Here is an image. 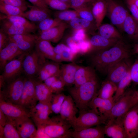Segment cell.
Listing matches in <instances>:
<instances>
[{
	"mask_svg": "<svg viewBox=\"0 0 138 138\" xmlns=\"http://www.w3.org/2000/svg\"><path fill=\"white\" fill-rule=\"evenodd\" d=\"M123 117L108 120L104 127L105 134L112 138H127L123 124Z\"/></svg>",
	"mask_w": 138,
	"mask_h": 138,
	"instance_id": "5bb4252c",
	"label": "cell"
},
{
	"mask_svg": "<svg viewBox=\"0 0 138 138\" xmlns=\"http://www.w3.org/2000/svg\"><path fill=\"white\" fill-rule=\"evenodd\" d=\"M7 119V121L4 126L3 138H21L13 123Z\"/></svg>",
	"mask_w": 138,
	"mask_h": 138,
	"instance_id": "ee69618b",
	"label": "cell"
},
{
	"mask_svg": "<svg viewBox=\"0 0 138 138\" xmlns=\"http://www.w3.org/2000/svg\"><path fill=\"white\" fill-rule=\"evenodd\" d=\"M4 15L2 17V20L6 19L12 21L19 22L31 33H34L38 29L37 26L35 24L22 16H6L4 14Z\"/></svg>",
	"mask_w": 138,
	"mask_h": 138,
	"instance_id": "74e56055",
	"label": "cell"
},
{
	"mask_svg": "<svg viewBox=\"0 0 138 138\" xmlns=\"http://www.w3.org/2000/svg\"><path fill=\"white\" fill-rule=\"evenodd\" d=\"M130 70L125 76L118 83L116 91L113 97L114 102L116 101L123 94L126 88L132 81Z\"/></svg>",
	"mask_w": 138,
	"mask_h": 138,
	"instance_id": "8d00e7d4",
	"label": "cell"
},
{
	"mask_svg": "<svg viewBox=\"0 0 138 138\" xmlns=\"http://www.w3.org/2000/svg\"><path fill=\"white\" fill-rule=\"evenodd\" d=\"M134 4L138 8V1L136 0H132Z\"/></svg>",
	"mask_w": 138,
	"mask_h": 138,
	"instance_id": "6125c7cd",
	"label": "cell"
},
{
	"mask_svg": "<svg viewBox=\"0 0 138 138\" xmlns=\"http://www.w3.org/2000/svg\"><path fill=\"white\" fill-rule=\"evenodd\" d=\"M90 58L91 66L102 74H107L109 68L118 61L129 58V48L121 39L106 50L93 52Z\"/></svg>",
	"mask_w": 138,
	"mask_h": 138,
	"instance_id": "6da1fadb",
	"label": "cell"
},
{
	"mask_svg": "<svg viewBox=\"0 0 138 138\" xmlns=\"http://www.w3.org/2000/svg\"><path fill=\"white\" fill-rule=\"evenodd\" d=\"M126 3L129 9L132 14V16L138 22V8L133 3L132 0H126Z\"/></svg>",
	"mask_w": 138,
	"mask_h": 138,
	"instance_id": "816d5d0a",
	"label": "cell"
},
{
	"mask_svg": "<svg viewBox=\"0 0 138 138\" xmlns=\"http://www.w3.org/2000/svg\"><path fill=\"white\" fill-rule=\"evenodd\" d=\"M135 90L129 89L114 103L111 111L109 119L123 117L135 105L134 98Z\"/></svg>",
	"mask_w": 138,
	"mask_h": 138,
	"instance_id": "8992f818",
	"label": "cell"
},
{
	"mask_svg": "<svg viewBox=\"0 0 138 138\" xmlns=\"http://www.w3.org/2000/svg\"><path fill=\"white\" fill-rule=\"evenodd\" d=\"M78 111V108L71 96L70 95L66 96L60 109L61 117L71 124L77 117Z\"/></svg>",
	"mask_w": 138,
	"mask_h": 138,
	"instance_id": "44dd1931",
	"label": "cell"
},
{
	"mask_svg": "<svg viewBox=\"0 0 138 138\" xmlns=\"http://www.w3.org/2000/svg\"><path fill=\"white\" fill-rule=\"evenodd\" d=\"M79 66L73 62L63 64L60 66L59 77L65 86L71 87L74 85L75 74Z\"/></svg>",
	"mask_w": 138,
	"mask_h": 138,
	"instance_id": "7402d4cb",
	"label": "cell"
},
{
	"mask_svg": "<svg viewBox=\"0 0 138 138\" xmlns=\"http://www.w3.org/2000/svg\"><path fill=\"white\" fill-rule=\"evenodd\" d=\"M97 79L95 70L92 67L79 66L75 74L74 86H78Z\"/></svg>",
	"mask_w": 138,
	"mask_h": 138,
	"instance_id": "d4e9b609",
	"label": "cell"
},
{
	"mask_svg": "<svg viewBox=\"0 0 138 138\" xmlns=\"http://www.w3.org/2000/svg\"><path fill=\"white\" fill-rule=\"evenodd\" d=\"M4 127L0 125V137L3 138Z\"/></svg>",
	"mask_w": 138,
	"mask_h": 138,
	"instance_id": "91938a15",
	"label": "cell"
},
{
	"mask_svg": "<svg viewBox=\"0 0 138 138\" xmlns=\"http://www.w3.org/2000/svg\"><path fill=\"white\" fill-rule=\"evenodd\" d=\"M25 53L17 59H14L8 62L5 65L2 75L6 82L16 78L22 70V63L25 56Z\"/></svg>",
	"mask_w": 138,
	"mask_h": 138,
	"instance_id": "e0dca14e",
	"label": "cell"
},
{
	"mask_svg": "<svg viewBox=\"0 0 138 138\" xmlns=\"http://www.w3.org/2000/svg\"><path fill=\"white\" fill-rule=\"evenodd\" d=\"M42 125L49 138L71 137V123L62 118L60 115L50 118Z\"/></svg>",
	"mask_w": 138,
	"mask_h": 138,
	"instance_id": "277c9868",
	"label": "cell"
},
{
	"mask_svg": "<svg viewBox=\"0 0 138 138\" xmlns=\"http://www.w3.org/2000/svg\"><path fill=\"white\" fill-rule=\"evenodd\" d=\"M123 123L127 138L138 137V103L124 115Z\"/></svg>",
	"mask_w": 138,
	"mask_h": 138,
	"instance_id": "8fae6325",
	"label": "cell"
},
{
	"mask_svg": "<svg viewBox=\"0 0 138 138\" xmlns=\"http://www.w3.org/2000/svg\"><path fill=\"white\" fill-rule=\"evenodd\" d=\"M2 20L0 30L9 36L31 33L19 22L12 21L6 19Z\"/></svg>",
	"mask_w": 138,
	"mask_h": 138,
	"instance_id": "f1b7e54d",
	"label": "cell"
},
{
	"mask_svg": "<svg viewBox=\"0 0 138 138\" xmlns=\"http://www.w3.org/2000/svg\"><path fill=\"white\" fill-rule=\"evenodd\" d=\"M70 5V0H60Z\"/></svg>",
	"mask_w": 138,
	"mask_h": 138,
	"instance_id": "be15d7a7",
	"label": "cell"
},
{
	"mask_svg": "<svg viewBox=\"0 0 138 138\" xmlns=\"http://www.w3.org/2000/svg\"><path fill=\"white\" fill-rule=\"evenodd\" d=\"M44 82L55 94L61 93L65 86L64 83L58 76H51L45 80Z\"/></svg>",
	"mask_w": 138,
	"mask_h": 138,
	"instance_id": "d590c367",
	"label": "cell"
},
{
	"mask_svg": "<svg viewBox=\"0 0 138 138\" xmlns=\"http://www.w3.org/2000/svg\"><path fill=\"white\" fill-rule=\"evenodd\" d=\"M134 51L135 53L138 54V42L135 46Z\"/></svg>",
	"mask_w": 138,
	"mask_h": 138,
	"instance_id": "94428289",
	"label": "cell"
},
{
	"mask_svg": "<svg viewBox=\"0 0 138 138\" xmlns=\"http://www.w3.org/2000/svg\"><path fill=\"white\" fill-rule=\"evenodd\" d=\"M108 0H94L91 4L92 13L97 29L107 14Z\"/></svg>",
	"mask_w": 138,
	"mask_h": 138,
	"instance_id": "603a6c76",
	"label": "cell"
},
{
	"mask_svg": "<svg viewBox=\"0 0 138 138\" xmlns=\"http://www.w3.org/2000/svg\"><path fill=\"white\" fill-rule=\"evenodd\" d=\"M62 22L56 18L49 17L39 22L38 29L40 33L59 25Z\"/></svg>",
	"mask_w": 138,
	"mask_h": 138,
	"instance_id": "b9f144b4",
	"label": "cell"
},
{
	"mask_svg": "<svg viewBox=\"0 0 138 138\" xmlns=\"http://www.w3.org/2000/svg\"><path fill=\"white\" fill-rule=\"evenodd\" d=\"M24 53L14 41L9 39L6 45L0 51L1 67L3 68L8 62Z\"/></svg>",
	"mask_w": 138,
	"mask_h": 138,
	"instance_id": "d6986e66",
	"label": "cell"
},
{
	"mask_svg": "<svg viewBox=\"0 0 138 138\" xmlns=\"http://www.w3.org/2000/svg\"><path fill=\"white\" fill-rule=\"evenodd\" d=\"M123 29L131 39L138 41V22L129 13L124 22Z\"/></svg>",
	"mask_w": 138,
	"mask_h": 138,
	"instance_id": "d6a6232c",
	"label": "cell"
},
{
	"mask_svg": "<svg viewBox=\"0 0 138 138\" xmlns=\"http://www.w3.org/2000/svg\"><path fill=\"white\" fill-rule=\"evenodd\" d=\"M33 79L35 84L36 95L39 102L51 105L53 93L44 82Z\"/></svg>",
	"mask_w": 138,
	"mask_h": 138,
	"instance_id": "83f0119b",
	"label": "cell"
},
{
	"mask_svg": "<svg viewBox=\"0 0 138 138\" xmlns=\"http://www.w3.org/2000/svg\"><path fill=\"white\" fill-rule=\"evenodd\" d=\"M30 118L9 119L13 123L21 138H35L37 129Z\"/></svg>",
	"mask_w": 138,
	"mask_h": 138,
	"instance_id": "2e32d148",
	"label": "cell"
},
{
	"mask_svg": "<svg viewBox=\"0 0 138 138\" xmlns=\"http://www.w3.org/2000/svg\"><path fill=\"white\" fill-rule=\"evenodd\" d=\"M9 36L0 30V51L7 44L9 40Z\"/></svg>",
	"mask_w": 138,
	"mask_h": 138,
	"instance_id": "db71d44e",
	"label": "cell"
},
{
	"mask_svg": "<svg viewBox=\"0 0 138 138\" xmlns=\"http://www.w3.org/2000/svg\"><path fill=\"white\" fill-rule=\"evenodd\" d=\"M0 109L7 118L15 120L31 118L30 110L17 104L6 102L0 98Z\"/></svg>",
	"mask_w": 138,
	"mask_h": 138,
	"instance_id": "30bf717a",
	"label": "cell"
},
{
	"mask_svg": "<svg viewBox=\"0 0 138 138\" xmlns=\"http://www.w3.org/2000/svg\"><path fill=\"white\" fill-rule=\"evenodd\" d=\"M38 101L33 78H25L22 93L17 104L30 110L36 105Z\"/></svg>",
	"mask_w": 138,
	"mask_h": 138,
	"instance_id": "ba28073f",
	"label": "cell"
},
{
	"mask_svg": "<svg viewBox=\"0 0 138 138\" xmlns=\"http://www.w3.org/2000/svg\"><path fill=\"white\" fill-rule=\"evenodd\" d=\"M66 96V95L62 93L53 94L51 102L53 112L56 114L59 113L61 106Z\"/></svg>",
	"mask_w": 138,
	"mask_h": 138,
	"instance_id": "7bdbcfd3",
	"label": "cell"
},
{
	"mask_svg": "<svg viewBox=\"0 0 138 138\" xmlns=\"http://www.w3.org/2000/svg\"><path fill=\"white\" fill-rule=\"evenodd\" d=\"M130 72L132 81L138 84V59L131 65Z\"/></svg>",
	"mask_w": 138,
	"mask_h": 138,
	"instance_id": "f907efd6",
	"label": "cell"
},
{
	"mask_svg": "<svg viewBox=\"0 0 138 138\" xmlns=\"http://www.w3.org/2000/svg\"><path fill=\"white\" fill-rule=\"evenodd\" d=\"M129 59H122L111 66L107 73V80L117 85L130 71L132 65Z\"/></svg>",
	"mask_w": 138,
	"mask_h": 138,
	"instance_id": "7c38bea8",
	"label": "cell"
},
{
	"mask_svg": "<svg viewBox=\"0 0 138 138\" xmlns=\"http://www.w3.org/2000/svg\"><path fill=\"white\" fill-rule=\"evenodd\" d=\"M45 58L36 50L26 54L22 63V70L28 77L33 78L41 65L46 61Z\"/></svg>",
	"mask_w": 138,
	"mask_h": 138,
	"instance_id": "52a82bcc",
	"label": "cell"
},
{
	"mask_svg": "<svg viewBox=\"0 0 138 138\" xmlns=\"http://www.w3.org/2000/svg\"><path fill=\"white\" fill-rule=\"evenodd\" d=\"M25 79L21 77H17L5 83L0 89V98L17 104L22 93Z\"/></svg>",
	"mask_w": 138,
	"mask_h": 138,
	"instance_id": "5b68a950",
	"label": "cell"
},
{
	"mask_svg": "<svg viewBox=\"0 0 138 138\" xmlns=\"http://www.w3.org/2000/svg\"><path fill=\"white\" fill-rule=\"evenodd\" d=\"M68 27L66 23L62 22L59 25L40 33L38 38L50 42L57 43L62 38Z\"/></svg>",
	"mask_w": 138,
	"mask_h": 138,
	"instance_id": "ffe728a7",
	"label": "cell"
},
{
	"mask_svg": "<svg viewBox=\"0 0 138 138\" xmlns=\"http://www.w3.org/2000/svg\"><path fill=\"white\" fill-rule=\"evenodd\" d=\"M68 22L73 30L83 29L87 33L93 35L96 30L97 29L95 23L79 17L75 18Z\"/></svg>",
	"mask_w": 138,
	"mask_h": 138,
	"instance_id": "1f68e13d",
	"label": "cell"
},
{
	"mask_svg": "<svg viewBox=\"0 0 138 138\" xmlns=\"http://www.w3.org/2000/svg\"><path fill=\"white\" fill-rule=\"evenodd\" d=\"M65 41L66 44L69 47L74 55L79 53L78 43L74 40L72 35L67 37Z\"/></svg>",
	"mask_w": 138,
	"mask_h": 138,
	"instance_id": "c3c4849f",
	"label": "cell"
},
{
	"mask_svg": "<svg viewBox=\"0 0 138 138\" xmlns=\"http://www.w3.org/2000/svg\"><path fill=\"white\" fill-rule=\"evenodd\" d=\"M60 66L55 61H46L41 66L37 74L38 80L44 82L48 78L53 76H59Z\"/></svg>",
	"mask_w": 138,
	"mask_h": 138,
	"instance_id": "cb8c5ba5",
	"label": "cell"
},
{
	"mask_svg": "<svg viewBox=\"0 0 138 138\" xmlns=\"http://www.w3.org/2000/svg\"><path fill=\"white\" fill-rule=\"evenodd\" d=\"M0 1L19 7L24 12L27 9L29 5L25 0H0Z\"/></svg>",
	"mask_w": 138,
	"mask_h": 138,
	"instance_id": "bcb514c9",
	"label": "cell"
},
{
	"mask_svg": "<svg viewBox=\"0 0 138 138\" xmlns=\"http://www.w3.org/2000/svg\"><path fill=\"white\" fill-rule=\"evenodd\" d=\"M117 87V84L107 79L102 84L98 92L97 96L105 99L113 98Z\"/></svg>",
	"mask_w": 138,
	"mask_h": 138,
	"instance_id": "836d02e7",
	"label": "cell"
},
{
	"mask_svg": "<svg viewBox=\"0 0 138 138\" xmlns=\"http://www.w3.org/2000/svg\"><path fill=\"white\" fill-rule=\"evenodd\" d=\"M89 40L92 47L91 52H94L109 48L119 40L108 39L98 34H94Z\"/></svg>",
	"mask_w": 138,
	"mask_h": 138,
	"instance_id": "f546056e",
	"label": "cell"
},
{
	"mask_svg": "<svg viewBox=\"0 0 138 138\" xmlns=\"http://www.w3.org/2000/svg\"><path fill=\"white\" fill-rule=\"evenodd\" d=\"M78 116L71 123L72 127L75 131L106 123L108 120L88 107L79 110Z\"/></svg>",
	"mask_w": 138,
	"mask_h": 138,
	"instance_id": "3957f363",
	"label": "cell"
},
{
	"mask_svg": "<svg viewBox=\"0 0 138 138\" xmlns=\"http://www.w3.org/2000/svg\"><path fill=\"white\" fill-rule=\"evenodd\" d=\"M51 42L38 39L36 41L35 50L45 58L54 61L55 54Z\"/></svg>",
	"mask_w": 138,
	"mask_h": 138,
	"instance_id": "4dcf8cb0",
	"label": "cell"
},
{
	"mask_svg": "<svg viewBox=\"0 0 138 138\" xmlns=\"http://www.w3.org/2000/svg\"><path fill=\"white\" fill-rule=\"evenodd\" d=\"M53 14L54 18L64 22H69L74 18L79 17L77 12L74 9L57 11Z\"/></svg>",
	"mask_w": 138,
	"mask_h": 138,
	"instance_id": "ab89813d",
	"label": "cell"
},
{
	"mask_svg": "<svg viewBox=\"0 0 138 138\" xmlns=\"http://www.w3.org/2000/svg\"><path fill=\"white\" fill-rule=\"evenodd\" d=\"M94 0H70V8L75 10L85 4H91Z\"/></svg>",
	"mask_w": 138,
	"mask_h": 138,
	"instance_id": "f5cc1de1",
	"label": "cell"
},
{
	"mask_svg": "<svg viewBox=\"0 0 138 138\" xmlns=\"http://www.w3.org/2000/svg\"><path fill=\"white\" fill-rule=\"evenodd\" d=\"M79 53L85 54L91 52L92 47L89 40L88 39L78 42Z\"/></svg>",
	"mask_w": 138,
	"mask_h": 138,
	"instance_id": "7dc6e473",
	"label": "cell"
},
{
	"mask_svg": "<svg viewBox=\"0 0 138 138\" xmlns=\"http://www.w3.org/2000/svg\"><path fill=\"white\" fill-rule=\"evenodd\" d=\"M0 11L6 16H21L24 12L18 7L5 4L0 1Z\"/></svg>",
	"mask_w": 138,
	"mask_h": 138,
	"instance_id": "f35d334b",
	"label": "cell"
},
{
	"mask_svg": "<svg viewBox=\"0 0 138 138\" xmlns=\"http://www.w3.org/2000/svg\"><path fill=\"white\" fill-rule=\"evenodd\" d=\"M87 33L86 31L83 29H74L73 30L72 35L74 40L78 43L87 39Z\"/></svg>",
	"mask_w": 138,
	"mask_h": 138,
	"instance_id": "681fc988",
	"label": "cell"
},
{
	"mask_svg": "<svg viewBox=\"0 0 138 138\" xmlns=\"http://www.w3.org/2000/svg\"><path fill=\"white\" fill-rule=\"evenodd\" d=\"M108 0L107 14L112 24L123 30L124 22L129 13L122 5L114 0Z\"/></svg>",
	"mask_w": 138,
	"mask_h": 138,
	"instance_id": "9c48e42d",
	"label": "cell"
},
{
	"mask_svg": "<svg viewBox=\"0 0 138 138\" xmlns=\"http://www.w3.org/2000/svg\"><path fill=\"white\" fill-rule=\"evenodd\" d=\"M38 37L31 33L9 36V39L14 41L19 49L25 53L30 51L35 46Z\"/></svg>",
	"mask_w": 138,
	"mask_h": 138,
	"instance_id": "ac0fdd59",
	"label": "cell"
},
{
	"mask_svg": "<svg viewBox=\"0 0 138 138\" xmlns=\"http://www.w3.org/2000/svg\"><path fill=\"white\" fill-rule=\"evenodd\" d=\"M44 1L48 7L57 11L68 9L70 8L69 4L65 3L60 0H44Z\"/></svg>",
	"mask_w": 138,
	"mask_h": 138,
	"instance_id": "f6af8a7d",
	"label": "cell"
},
{
	"mask_svg": "<svg viewBox=\"0 0 138 138\" xmlns=\"http://www.w3.org/2000/svg\"><path fill=\"white\" fill-rule=\"evenodd\" d=\"M99 89V84L97 79L78 86L70 87L68 91L80 110L89 107V103L97 95Z\"/></svg>",
	"mask_w": 138,
	"mask_h": 138,
	"instance_id": "7a4b0ae2",
	"label": "cell"
},
{
	"mask_svg": "<svg viewBox=\"0 0 138 138\" xmlns=\"http://www.w3.org/2000/svg\"><path fill=\"white\" fill-rule=\"evenodd\" d=\"M7 119L6 116L0 109V125L4 127L6 123Z\"/></svg>",
	"mask_w": 138,
	"mask_h": 138,
	"instance_id": "6f0895ef",
	"label": "cell"
},
{
	"mask_svg": "<svg viewBox=\"0 0 138 138\" xmlns=\"http://www.w3.org/2000/svg\"><path fill=\"white\" fill-rule=\"evenodd\" d=\"M32 5L45 9H48L49 7L45 3L44 0H28Z\"/></svg>",
	"mask_w": 138,
	"mask_h": 138,
	"instance_id": "11a10c76",
	"label": "cell"
},
{
	"mask_svg": "<svg viewBox=\"0 0 138 138\" xmlns=\"http://www.w3.org/2000/svg\"><path fill=\"white\" fill-rule=\"evenodd\" d=\"M75 10L77 12L79 17L89 20L96 24L92 12L91 4H85Z\"/></svg>",
	"mask_w": 138,
	"mask_h": 138,
	"instance_id": "60d3db41",
	"label": "cell"
},
{
	"mask_svg": "<svg viewBox=\"0 0 138 138\" xmlns=\"http://www.w3.org/2000/svg\"><path fill=\"white\" fill-rule=\"evenodd\" d=\"M105 135L104 127L99 125L79 131L71 130L70 135L74 138H103Z\"/></svg>",
	"mask_w": 138,
	"mask_h": 138,
	"instance_id": "484cf974",
	"label": "cell"
},
{
	"mask_svg": "<svg viewBox=\"0 0 138 138\" xmlns=\"http://www.w3.org/2000/svg\"><path fill=\"white\" fill-rule=\"evenodd\" d=\"M31 118L37 127L45 123L53 112L51 104L39 102L30 110Z\"/></svg>",
	"mask_w": 138,
	"mask_h": 138,
	"instance_id": "4fadbf2b",
	"label": "cell"
},
{
	"mask_svg": "<svg viewBox=\"0 0 138 138\" xmlns=\"http://www.w3.org/2000/svg\"><path fill=\"white\" fill-rule=\"evenodd\" d=\"M114 103L113 98L103 99L97 95L90 102L88 106L108 120Z\"/></svg>",
	"mask_w": 138,
	"mask_h": 138,
	"instance_id": "9a60e30c",
	"label": "cell"
},
{
	"mask_svg": "<svg viewBox=\"0 0 138 138\" xmlns=\"http://www.w3.org/2000/svg\"><path fill=\"white\" fill-rule=\"evenodd\" d=\"M29 9L24 12L23 16L32 22H39L44 19L50 17V10L42 8L29 5Z\"/></svg>",
	"mask_w": 138,
	"mask_h": 138,
	"instance_id": "4316f807",
	"label": "cell"
},
{
	"mask_svg": "<svg viewBox=\"0 0 138 138\" xmlns=\"http://www.w3.org/2000/svg\"><path fill=\"white\" fill-rule=\"evenodd\" d=\"M134 101L135 105L138 103V90H136L135 92Z\"/></svg>",
	"mask_w": 138,
	"mask_h": 138,
	"instance_id": "680465c9",
	"label": "cell"
},
{
	"mask_svg": "<svg viewBox=\"0 0 138 138\" xmlns=\"http://www.w3.org/2000/svg\"><path fill=\"white\" fill-rule=\"evenodd\" d=\"M98 34L102 36L110 39H121V36L114 27L111 24H101L98 29Z\"/></svg>",
	"mask_w": 138,
	"mask_h": 138,
	"instance_id": "e575fe53",
	"label": "cell"
},
{
	"mask_svg": "<svg viewBox=\"0 0 138 138\" xmlns=\"http://www.w3.org/2000/svg\"><path fill=\"white\" fill-rule=\"evenodd\" d=\"M37 127V131L35 138H49L46 133L42 125H40Z\"/></svg>",
	"mask_w": 138,
	"mask_h": 138,
	"instance_id": "9f6ffc18",
	"label": "cell"
},
{
	"mask_svg": "<svg viewBox=\"0 0 138 138\" xmlns=\"http://www.w3.org/2000/svg\"></svg>",
	"mask_w": 138,
	"mask_h": 138,
	"instance_id": "e7e4bbea",
	"label": "cell"
}]
</instances>
